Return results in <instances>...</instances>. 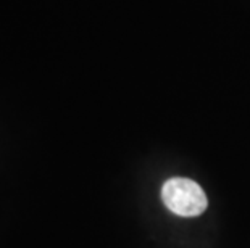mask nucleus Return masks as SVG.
Wrapping results in <instances>:
<instances>
[{
  "label": "nucleus",
  "instance_id": "f257e3e1",
  "mask_svg": "<svg viewBox=\"0 0 250 248\" xmlns=\"http://www.w3.org/2000/svg\"><path fill=\"white\" fill-rule=\"evenodd\" d=\"M162 200L171 213L184 218L202 214L208 205L204 189L186 177L168 179L162 187Z\"/></svg>",
  "mask_w": 250,
  "mask_h": 248
}]
</instances>
